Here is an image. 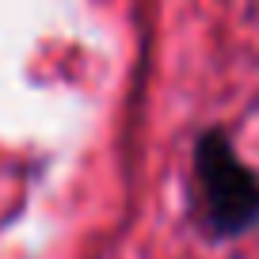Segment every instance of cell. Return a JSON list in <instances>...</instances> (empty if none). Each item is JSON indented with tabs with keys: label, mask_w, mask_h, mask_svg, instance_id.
Wrapping results in <instances>:
<instances>
[{
	"label": "cell",
	"mask_w": 259,
	"mask_h": 259,
	"mask_svg": "<svg viewBox=\"0 0 259 259\" xmlns=\"http://www.w3.org/2000/svg\"><path fill=\"white\" fill-rule=\"evenodd\" d=\"M194 168L202 183L206 221L218 236H236L259 221V176L236 156L229 138L218 130L202 134L194 145Z\"/></svg>",
	"instance_id": "1"
}]
</instances>
